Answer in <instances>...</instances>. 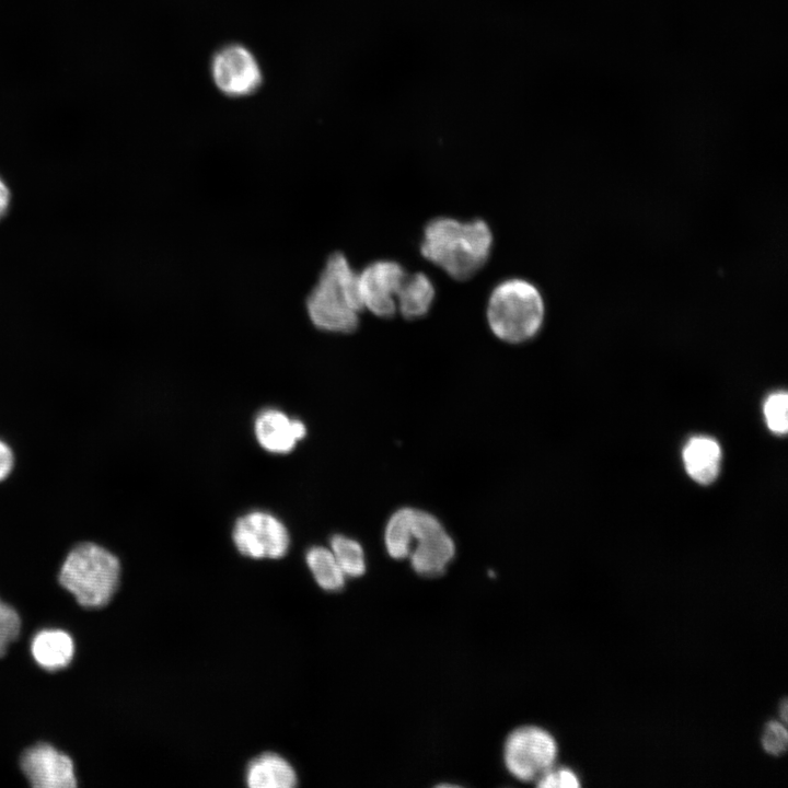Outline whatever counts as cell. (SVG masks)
<instances>
[{"instance_id": "cell-25", "label": "cell", "mask_w": 788, "mask_h": 788, "mask_svg": "<svg viewBox=\"0 0 788 788\" xmlns=\"http://www.w3.org/2000/svg\"><path fill=\"white\" fill-rule=\"evenodd\" d=\"M787 709H788V707H787V700L784 699L783 703H781V705H780V717H781V720H783L784 722L787 721Z\"/></svg>"}, {"instance_id": "cell-15", "label": "cell", "mask_w": 788, "mask_h": 788, "mask_svg": "<svg viewBox=\"0 0 788 788\" xmlns=\"http://www.w3.org/2000/svg\"><path fill=\"white\" fill-rule=\"evenodd\" d=\"M434 297V285L425 273H407L396 297L397 312L409 321L420 318L428 314Z\"/></svg>"}, {"instance_id": "cell-12", "label": "cell", "mask_w": 788, "mask_h": 788, "mask_svg": "<svg viewBox=\"0 0 788 788\" xmlns=\"http://www.w3.org/2000/svg\"><path fill=\"white\" fill-rule=\"evenodd\" d=\"M245 783L250 788H293L298 785V775L285 757L267 752L247 764Z\"/></svg>"}, {"instance_id": "cell-6", "label": "cell", "mask_w": 788, "mask_h": 788, "mask_svg": "<svg viewBox=\"0 0 788 788\" xmlns=\"http://www.w3.org/2000/svg\"><path fill=\"white\" fill-rule=\"evenodd\" d=\"M409 553L413 570L421 577H438L455 556V543L440 520L415 508Z\"/></svg>"}, {"instance_id": "cell-17", "label": "cell", "mask_w": 788, "mask_h": 788, "mask_svg": "<svg viewBox=\"0 0 788 788\" xmlns=\"http://www.w3.org/2000/svg\"><path fill=\"white\" fill-rule=\"evenodd\" d=\"M415 508L403 507L389 518L384 530L386 553L393 559H405L412 549V525Z\"/></svg>"}, {"instance_id": "cell-3", "label": "cell", "mask_w": 788, "mask_h": 788, "mask_svg": "<svg viewBox=\"0 0 788 788\" xmlns=\"http://www.w3.org/2000/svg\"><path fill=\"white\" fill-rule=\"evenodd\" d=\"M544 301L538 289L521 278L497 283L488 298L486 318L491 333L509 344L532 339L544 321Z\"/></svg>"}, {"instance_id": "cell-23", "label": "cell", "mask_w": 788, "mask_h": 788, "mask_svg": "<svg viewBox=\"0 0 788 788\" xmlns=\"http://www.w3.org/2000/svg\"><path fill=\"white\" fill-rule=\"evenodd\" d=\"M13 466V454L8 444L0 440V480L4 479Z\"/></svg>"}, {"instance_id": "cell-20", "label": "cell", "mask_w": 788, "mask_h": 788, "mask_svg": "<svg viewBox=\"0 0 788 788\" xmlns=\"http://www.w3.org/2000/svg\"><path fill=\"white\" fill-rule=\"evenodd\" d=\"M20 630L19 613L0 599V657L5 654L10 644L18 638Z\"/></svg>"}, {"instance_id": "cell-24", "label": "cell", "mask_w": 788, "mask_h": 788, "mask_svg": "<svg viewBox=\"0 0 788 788\" xmlns=\"http://www.w3.org/2000/svg\"><path fill=\"white\" fill-rule=\"evenodd\" d=\"M10 201V193L5 184L0 178V218L7 212Z\"/></svg>"}, {"instance_id": "cell-10", "label": "cell", "mask_w": 788, "mask_h": 788, "mask_svg": "<svg viewBox=\"0 0 788 788\" xmlns=\"http://www.w3.org/2000/svg\"><path fill=\"white\" fill-rule=\"evenodd\" d=\"M21 768L36 788H73L77 786L72 760L48 743L28 748L21 756Z\"/></svg>"}, {"instance_id": "cell-18", "label": "cell", "mask_w": 788, "mask_h": 788, "mask_svg": "<svg viewBox=\"0 0 788 788\" xmlns=\"http://www.w3.org/2000/svg\"><path fill=\"white\" fill-rule=\"evenodd\" d=\"M331 551L346 577L358 578L366 572V555L358 541L335 534L331 538Z\"/></svg>"}, {"instance_id": "cell-5", "label": "cell", "mask_w": 788, "mask_h": 788, "mask_svg": "<svg viewBox=\"0 0 788 788\" xmlns=\"http://www.w3.org/2000/svg\"><path fill=\"white\" fill-rule=\"evenodd\" d=\"M557 754L558 746L554 737L536 726L514 729L503 745L506 768L521 781L537 779L553 767Z\"/></svg>"}, {"instance_id": "cell-4", "label": "cell", "mask_w": 788, "mask_h": 788, "mask_svg": "<svg viewBox=\"0 0 788 788\" xmlns=\"http://www.w3.org/2000/svg\"><path fill=\"white\" fill-rule=\"evenodd\" d=\"M60 584L77 602L88 609L106 605L116 592L120 578L118 558L94 543L77 545L66 557Z\"/></svg>"}, {"instance_id": "cell-11", "label": "cell", "mask_w": 788, "mask_h": 788, "mask_svg": "<svg viewBox=\"0 0 788 788\" xmlns=\"http://www.w3.org/2000/svg\"><path fill=\"white\" fill-rule=\"evenodd\" d=\"M255 437L263 449L270 453H289L306 434L305 425L290 418L279 409L262 410L254 422Z\"/></svg>"}, {"instance_id": "cell-22", "label": "cell", "mask_w": 788, "mask_h": 788, "mask_svg": "<svg viewBox=\"0 0 788 788\" xmlns=\"http://www.w3.org/2000/svg\"><path fill=\"white\" fill-rule=\"evenodd\" d=\"M536 785L541 788H577L580 787V780L573 770L560 767L546 770L537 778Z\"/></svg>"}, {"instance_id": "cell-1", "label": "cell", "mask_w": 788, "mask_h": 788, "mask_svg": "<svg viewBox=\"0 0 788 788\" xmlns=\"http://www.w3.org/2000/svg\"><path fill=\"white\" fill-rule=\"evenodd\" d=\"M493 233L483 219H431L424 228L420 253L454 280H467L488 262Z\"/></svg>"}, {"instance_id": "cell-9", "label": "cell", "mask_w": 788, "mask_h": 788, "mask_svg": "<svg viewBox=\"0 0 788 788\" xmlns=\"http://www.w3.org/2000/svg\"><path fill=\"white\" fill-rule=\"evenodd\" d=\"M406 275L405 268L392 259H379L368 264L358 273L363 309L382 318L395 315L396 297Z\"/></svg>"}, {"instance_id": "cell-8", "label": "cell", "mask_w": 788, "mask_h": 788, "mask_svg": "<svg viewBox=\"0 0 788 788\" xmlns=\"http://www.w3.org/2000/svg\"><path fill=\"white\" fill-rule=\"evenodd\" d=\"M210 69L217 89L230 97L252 95L263 84L257 59L241 44H228L216 51Z\"/></svg>"}, {"instance_id": "cell-21", "label": "cell", "mask_w": 788, "mask_h": 788, "mask_svg": "<svg viewBox=\"0 0 788 788\" xmlns=\"http://www.w3.org/2000/svg\"><path fill=\"white\" fill-rule=\"evenodd\" d=\"M788 733L785 726L778 721H769L762 734V745L770 754L778 756L787 749Z\"/></svg>"}, {"instance_id": "cell-19", "label": "cell", "mask_w": 788, "mask_h": 788, "mask_svg": "<svg viewBox=\"0 0 788 788\" xmlns=\"http://www.w3.org/2000/svg\"><path fill=\"white\" fill-rule=\"evenodd\" d=\"M788 395L778 391L772 393L764 403V416L770 431L776 434H784L788 429Z\"/></svg>"}, {"instance_id": "cell-13", "label": "cell", "mask_w": 788, "mask_h": 788, "mask_svg": "<svg viewBox=\"0 0 788 788\" xmlns=\"http://www.w3.org/2000/svg\"><path fill=\"white\" fill-rule=\"evenodd\" d=\"M31 652L39 667L47 671H57L70 664L74 654V642L70 634L62 629H43L34 635Z\"/></svg>"}, {"instance_id": "cell-2", "label": "cell", "mask_w": 788, "mask_h": 788, "mask_svg": "<svg viewBox=\"0 0 788 788\" xmlns=\"http://www.w3.org/2000/svg\"><path fill=\"white\" fill-rule=\"evenodd\" d=\"M305 309L310 322L320 331L349 334L358 328L363 311L358 273L343 253L328 256L306 296Z\"/></svg>"}, {"instance_id": "cell-16", "label": "cell", "mask_w": 788, "mask_h": 788, "mask_svg": "<svg viewBox=\"0 0 788 788\" xmlns=\"http://www.w3.org/2000/svg\"><path fill=\"white\" fill-rule=\"evenodd\" d=\"M305 561L314 580L323 590L336 592L344 588L347 577L331 548L312 546L306 551Z\"/></svg>"}, {"instance_id": "cell-7", "label": "cell", "mask_w": 788, "mask_h": 788, "mask_svg": "<svg viewBox=\"0 0 788 788\" xmlns=\"http://www.w3.org/2000/svg\"><path fill=\"white\" fill-rule=\"evenodd\" d=\"M232 540L240 554L253 559H279L290 546L285 524L265 511H252L239 518Z\"/></svg>"}, {"instance_id": "cell-14", "label": "cell", "mask_w": 788, "mask_h": 788, "mask_svg": "<svg viewBox=\"0 0 788 788\" xmlns=\"http://www.w3.org/2000/svg\"><path fill=\"white\" fill-rule=\"evenodd\" d=\"M720 460V445L709 437H693L683 450V461L687 474L700 484H709L716 479Z\"/></svg>"}]
</instances>
